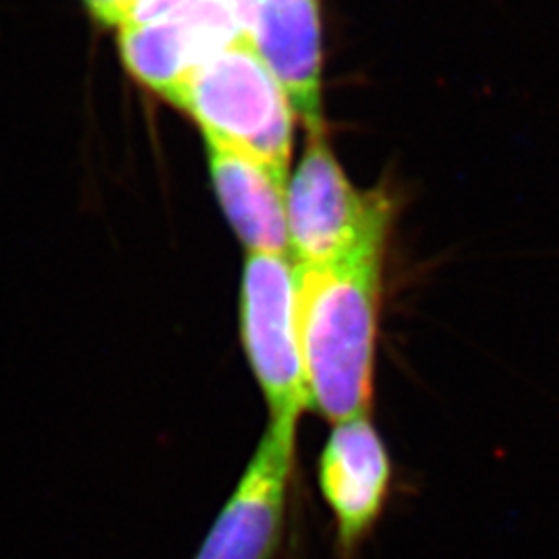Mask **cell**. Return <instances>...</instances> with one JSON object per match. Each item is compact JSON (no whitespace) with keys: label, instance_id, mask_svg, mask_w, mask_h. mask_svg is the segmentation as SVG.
<instances>
[{"label":"cell","instance_id":"9c48e42d","mask_svg":"<svg viewBox=\"0 0 559 559\" xmlns=\"http://www.w3.org/2000/svg\"><path fill=\"white\" fill-rule=\"evenodd\" d=\"M247 41L237 29L212 21H166L120 27L119 46L131 75L173 100L203 62L233 44Z\"/></svg>","mask_w":559,"mask_h":559},{"label":"cell","instance_id":"7a4b0ae2","mask_svg":"<svg viewBox=\"0 0 559 559\" xmlns=\"http://www.w3.org/2000/svg\"><path fill=\"white\" fill-rule=\"evenodd\" d=\"M173 104L203 138L230 147L288 182L295 108L249 41L233 44L182 83Z\"/></svg>","mask_w":559,"mask_h":559},{"label":"cell","instance_id":"30bf717a","mask_svg":"<svg viewBox=\"0 0 559 559\" xmlns=\"http://www.w3.org/2000/svg\"><path fill=\"white\" fill-rule=\"evenodd\" d=\"M133 0H85L92 15L106 25H119L124 9Z\"/></svg>","mask_w":559,"mask_h":559},{"label":"cell","instance_id":"277c9868","mask_svg":"<svg viewBox=\"0 0 559 559\" xmlns=\"http://www.w3.org/2000/svg\"><path fill=\"white\" fill-rule=\"evenodd\" d=\"M240 332L270 419H299L311 408L300 340V270L284 253H247Z\"/></svg>","mask_w":559,"mask_h":559},{"label":"cell","instance_id":"6da1fadb","mask_svg":"<svg viewBox=\"0 0 559 559\" xmlns=\"http://www.w3.org/2000/svg\"><path fill=\"white\" fill-rule=\"evenodd\" d=\"M390 235L300 270V340L311 408L332 423L369 415Z\"/></svg>","mask_w":559,"mask_h":559},{"label":"cell","instance_id":"8992f818","mask_svg":"<svg viewBox=\"0 0 559 559\" xmlns=\"http://www.w3.org/2000/svg\"><path fill=\"white\" fill-rule=\"evenodd\" d=\"M392 460L369 415L334 423L320 456L321 496L336 524L340 559H355L392 491Z\"/></svg>","mask_w":559,"mask_h":559},{"label":"cell","instance_id":"ba28073f","mask_svg":"<svg viewBox=\"0 0 559 559\" xmlns=\"http://www.w3.org/2000/svg\"><path fill=\"white\" fill-rule=\"evenodd\" d=\"M212 185L222 210L247 253L290 255L286 187L265 166L205 140Z\"/></svg>","mask_w":559,"mask_h":559},{"label":"cell","instance_id":"3957f363","mask_svg":"<svg viewBox=\"0 0 559 559\" xmlns=\"http://www.w3.org/2000/svg\"><path fill=\"white\" fill-rule=\"evenodd\" d=\"M396 200L385 189L360 191L346 177L325 135H309L286 187L290 258L313 270L392 235Z\"/></svg>","mask_w":559,"mask_h":559},{"label":"cell","instance_id":"52a82bcc","mask_svg":"<svg viewBox=\"0 0 559 559\" xmlns=\"http://www.w3.org/2000/svg\"><path fill=\"white\" fill-rule=\"evenodd\" d=\"M247 41L278 80L309 135H325L320 0H245Z\"/></svg>","mask_w":559,"mask_h":559},{"label":"cell","instance_id":"5b68a950","mask_svg":"<svg viewBox=\"0 0 559 559\" xmlns=\"http://www.w3.org/2000/svg\"><path fill=\"white\" fill-rule=\"evenodd\" d=\"M299 419H270L195 559H276L295 477Z\"/></svg>","mask_w":559,"mask_h":559}]
</instances>
